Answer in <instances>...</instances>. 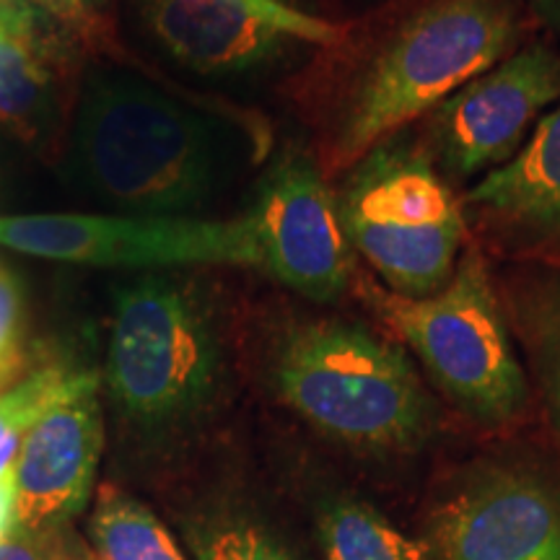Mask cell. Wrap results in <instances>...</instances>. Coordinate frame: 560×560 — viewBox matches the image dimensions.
<instances>
[{
    "label": "cell",
    "mask_w": 560,
    "mask_h": 560,
    "mask_svg": "<svg viewBox=\"0 0 560 560\" xmlns=\"http://www.w3.org/2000/svg\"><path fill=\"white\" fill-rule=\"evenodd\" d=\"M522 0H389L342 24L289 79L312 153L335 182L371 149L520 50Z\"/></svg>",
    "instance_id": "1"
},
{
    "label": "cell",
    "mask_w": 560,
    "mask_h": 560,
    "mask_svg": "<svg viewBox=\"0 0 560 560\" xmlns=\"http://www.w3.org/2000/svg\"><path fill=\"white\" fill-rule=\"evenodd\" d=\"M268 151L260 117L117 55L86 60L60 156L70 179L115 213L208 219Z\"/></svg>",
    "instance_id": "2"
},
{
    "label": "cell",
    "mask_w": 560,
    "mask_h": 560,
    "mask_svg": "<svg viewBox=\"0 0 560 560\" xmlns=\"http://www.w3.org/2000/svg\"><path fill=\"white\" fill-rule=\"evenodd\" d=\"M215 270L128 272L112 283L104 392L143 450L185 444L226 397L236 317Z\"/></svg>",
    "instance_id": "3"
},
{
    "label": "cell",
    "mask_w": 560,
    "mask_h": 560,
    "mask_svg": "<svg viewBox=\"0 0 560 560\" xmlns=\"http://www.w3.org/2000/svg\"><path fill=\"white\" fill-rule=\"evenodd\" d=\"M260 361L278 402L348 450L405 454L433 433L436 405L408 350L363 322L278 301L260 317Z\"/></svg>",
    "instance_id": "4"
},
{
    "label": "cell",
    "mask_w": 560,
    "mask_h": 560,
    "mask_svg": "<svg viewBox=\"0 0 560 560\" xmlns=\"http://www.w3.org/2000/svg\"><path fill=\"white\" fill-rule=\"evenodd\" d=\"M350 293L416 353L465 416L482 425H503L527 408V376L478 247H467L450 283L433 296H402L361 268Z\"/></svg>",
    "instance_id": "5"
},
{
    "label": "cell",
    "mask_w": 560,
    "mask_h": 560,
    "mask_svg": "<svg viewBox=\"0 0 560 560\" xmlns=\"http://www.w3.org/2000/svg\"><path fill=\"white\" fill-rule=\"evenodd\" d=\"M402 132L342 172L332 192L355 260L366 262L389 291L423 299L444 289L457 270L467 234L465 202L423 140Z\"/></svg>",
    "instance_id": "6"
},
{
    "label": "cell",
    "mask_w": 560,
    "mask_h": 560,
    "mask_svg": "<svg viewBox=\"0 0 560 560\" xmlns=\"http://www.w3.org/2000/svg\"><path fill=\"white\" fill-rule=\"evenodd\" d=\"M231 215L247 244L252 272L314 304L350 293L359 265L342 234L332 182L310 145L285 143Z\"/></svg>",
    "instance_id": "7"
},
{
    "label": "cell",
    "mask_w": 560,
    "mask_h": 560,
    "mask_svg": "<svg viewBox=\"0 0 560 560\" xmlns=\"http://www.w3.org/2000/svg\"><path fill=\"white\" fill-rule=\"evenodd\" d=\"M0 247L89 268L151 272L177 268L249 270L234 215L164 219L125 213L0 215Z\"/></svg>",
    "instance_id": "8"
},
{
    "label": "cell",
    "mask_w": 560,
    "mask_h": 560,
    "mask_svg": "<svg viewBox=\"0 0 560 560\" xmlns=\"http://www.w3.org/2000/svg\"><path fill=\"white\" fill-rule=\"evenodd\" d=\"M560 102V52L529 42L425 115L423 145L446 177L470 179L520 153Z\"/></svg>",
    "instance_id": "9"
},
{
    "label": "cell",
    "mask_w": 560,
    "mask_h": 560,
    "mask_svg": "<svg viewBox=\"0 0 560 560\" xmlns=\"http://www.w3.org/2000/svg\"><path fill=\"white\" fill-rule=\"evenodd\" d=\"M132 32L170 66L206 81L291 73L314 45L234 0H125Z\"/></svg>",
    "instance_id": "10"
},
{
    "label": "cell",
    "mask_w": 560,
    "mask_h": 560,
    "mask_svg": "<svg viewBox=\"0 0 560 560\" xmlns=\"http://www.w3.org/2000/svg\"><path fill=\"white\" fill-rule=\"evenodd\" d=\"M439 560H560V490L537 472L488 465L436 509Z\"/></svg>",
    "instance_id": "11"
},
{
    "label": "cell",
    "mask_w": 560,
    "mask_h": 560,
    "mask_svg": "<svg viewBox=\"0 0 560 560\" xmlns=\"http://www.w3.org/2000/svg\"><path fill=\"white\" fill-rule=\"evenodd\" d=\"M86 52L26 0H0V128L52 156L62 151Z\"/></svg>",
    "instance_id": "12"
},
{
    "label": "cell",
    "mask_w": 560,
    "mask_h": 560,
    "mask_svg": "<svg viewBox=\"0 0 560 560\" xmlns=\"http://www.w3.org/2000/svg\"><path fill=\"white\" fill-rule=\"evenodd\" d=\"M104 444L100 380L79 374L26 431L16 462V520L55 527L86 501Z\"/></svg>",
    "instance_id": "13"
},
{
    "label": "cell",
    "mask_w": 560,
    "mask_h": 560,
    "mask_svg": "<svg viewBox=\"0 0 560 560\" xmlns=\"http://www.w3.org/2000/svg\"><path fill=\"white\" fill-rule=\"evenodd\" d=\"M465 206L511 236L560 234V102L542 117L520 153L488 172Z\"/></svg>",
    "instance_id": "14"
},
{
    "label": "cell",
    "mask_w": 560,
    "mask_h": 560,
    "mask_svg": "<svg viewBox=\"0 0 560 560\" xmlns=\"http://www.w3.org/2000/svg\"><path fill=\"white\" fill-rule=\"evenodd\" d=\"M89 535L94 560H185L156 516L109 482L96 495Z\"/></svg>",
    "instance_id": "15"
},
{
    "label": "cell",
    "mask_w": 560,
    "mask_h": 560,
    "mask_svg": "<svg viewBox=\"0 0 560 560\" xmlns=\"http://www.w3.org/2000/svg\"><path fill=\"white\" fill-rule=\"evenodd\" d=\"M325 560H425L423 545L363 501L340 499L319 514Z\"/></svg>",
    "instance_id": "16"
},
{
    "label": "cell",
    "mask_w": 560,
    "mask_h": 560,
    "mask_svg": "<svg viewBox=\"0 0 560 560\" xmlns=\"http://www.w3.org/2000/svg\"><path fill=\"white\" fill-rule=\"evenodd\" d=\"M73 37L86 58L125 55L117 0H26Z\"/></svg>",
    "instance_id": "17"
},
{
    "label": "cell",
    "mask_w": 560,
    "mask_h": 560,
    "mask_svg": "<svg viewBox=\"0 0 560 560\" xmlns=\"http://www.w3.org/2000/svg\"><path fill=\"white\" fill-rule=\"evenodd\" d=\"M200 560H293L276 537L244 520H215L190 532Z\"/></svg>",
    "instance_id": "18"
},
{
    "label": "cell",
    "mask_w": 560,
    "mask_h": 560,
    "mask_svg": "<svg viewBox=\"0 0 560 560\" xmlns=\"http://www.w3.org/2000/svg\"><path fill=\"white\" fill-rule=\"evenodd\" d=\"M79 374H70L62 366H45L0 392V444L13 433H26L37 423L42 412L70 389Z\"/></svg>",
    "instance_id": "19"
},
{
    "label": "cell",
    "mask_w": 560,
    "mask_h": 560,
    "mask_svg": "<svg viewBox=\"0 0 560 560\" xmlns=\"http://www.w3.org/2000/svg\"><path fill=\"white\" fill-rule=\"evenodd\" d=\"M24 293L19 278L0 265V392L24 366Z\"/></svg>",
    "instance_id": "20"
},
{
    "label": "cell",
    "mask_w": 560,
    "mask_h": 560,
    "mask_svg": "<svg viewBox=\"0 0 560 560\" xmlns=\"http://www.w3.org/2000/svg\"><path fill=\"white\" fill-rule=\"evenodd\" d=\"M234 3L244 5V9L257 13V16L272 21V24L283 26L285 32L296 34V37L310 42L314 47L332 45L342 32V24L314 16V13L296 9V5L285 3V0H234Z\"/></svg>",
    "instance_id": "21"
},
{
    "label": "cell",
    "mask_w": 560,
    "mask_h": 560,
    "mask_svg": "<svg viewBox=\"0 0 560 560\" xmlns=\"http://www.w3.org/2000/svg\"><path fill=\"white\" fill-rule=\"evenodd\" d=\"M0 560H83L62 540L60 524L42 529H13L0 540Z\"/></svg>",
    "instance_id": "22"
},
{
    "label": "cell",
    "mask_w": 560,
    "mask_h": 560,
    "mask_svg": "<svg viewBox=\"0 0 560 560\" xmlns=\"http://www.w3.org/2000/svg\"><path fill=\"white\" fill-rule=\"evenodd\" d=\"M548 353H550V402L560 433V296L550 299L548 314Z\"/></svg>",
    "instance_id": "23"
},
{
    "label": "cell",
    "mask_w": 560,
    "mask_h": 560,
    "mask_svg": "<svg viewBox=\"0 0 560 560\" xmlns=\"http://www.w3.org/2000/svg\"><path fill=\"white\" fill-rule=\"evenodd\" d=\"M19 527L16 520V472L0 480V540Z\"/></svg>",
    "instance_id": "24"
},
{
    "label": "cell",
    "mask_w": 560,
    "mask_h": 560,
    "mask_svg": "<svg viewBox=\"0 0 560 560\" xmlns=\"http://www.w3.org/2000/svg\"><path fill=\"white\" fill-rule=\"evenodd\" d=\"M537 5H540L545 19H550L552 24L560 26V0H537Z\"/></svg>",
    "instance_id": "25"
}]
</instances>
